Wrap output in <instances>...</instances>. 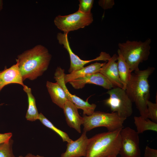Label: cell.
<instances>
[{
  "label": "cell",
  "mask_w": 157,
  "mask_h": 157,
  "mask_svg": "<svg viewBox=\"0 0 157 157\" xmlns=\"http://www.w3.org/2000/svg\"><path fill=\"white\" fill-rule=\"evenodd\" d=\"M51 55L47 48L37 45L18 55L16 62L23 81L34 80L41 76L47 69Z\"/></svg>",
  "instance_id": "obj_1"
},
{
  "label": "cell",
  "mask_w": 157,
  "mask_h": 157,
  "mask_svg": "<svg viewBox=\"0 0 157 157\" xmlns=\"http://www.w3.org/2000/svg\"><path fill=\"white\" fill-rule=\"evenodd\" d=\"M155 69L149 67L143 70L135 71L131 74L125 90L132 102L135 104L140 116L144 119L147 118V102L150 97L148 79Z\"/></svg>",
  "instance_id": "obj_2"
},
{
  "label": "cell",
  "mask_w": 157,
  "mask_h": 157,
  "mask_svg": "<svg viewBox=\"0 0 157 157\" xmlns=\"http://www.w3.org/2000/svg\"><path fill=\"white\" fill-rule=\"evenodd\" d=\"M121 129L99 133L89 139L85 157H117L121 147Z\"/></svg>",
  "instance_id": "obj_3"
},
{
  "label": "cell",
  "mask_w": 157,
  "mask_h": 157,
  "mask_svg": "<svg viewBox=\"0 0 157 157\" xmlns=\"http://www.w3.org/2000/svg\"><path fill=\"white\" fill-rule=\"evenodd\" d=\"M151 42V39L148 38L144 42L127 40L118 43V50L131 72L139 70V64L148 59Z\"/></svg>",
  "instance_id": "obj_4"
},
{
  "label": "cell",
  "mask_w": 157,
  "mask_h": 157,
  "mask_svg": "<svg viewBox=\"0 0 157 157\" xmlns=\"http://www.w3.org/2000/svg\"><path fill=\"white\" fill-rule=\"evenodd\" d=\"M83 131L87 133L99 127H104L108 131H112L122 128L126 118L119 116L116 113L94 111L89 116L83 115Z\"/></svg>",
  "instance_id": "obj_5"
},
{
  "label": "cell",
  "mask_w": 157,
  "mask_h": 157,
  "mask_svg": "<svg viewBox=\"0 0 157 157\" xmlns=\"http://www.w3.org/2000/svg\"><path fill=\"white\" fill-rule=\"evenodd\" d=\"M106 93L109 97L104 100V103L110 108L112 112L116 113L126 118L132 115V102L125 90L115 87L108 90Z\"/></svg>",
  "instance_id": "obj_6"
},
{
  "label": "cell",
  "mask_w": 157,
  "mask_h": 157,
  "mask_svg": "<svg viewBox=\"0 0 157 157\" xmlns=\"http://www.w3.org/2000/svg\"><path fill=\"white\" fill-rule=\"evenodd\" d=\"M93 21L92 13H82L78 10L72 14L66 15H59L55 17L54 23L56 27L63 33L77 30L90 25Z\"/></svg>",
  "instance_id": "obj_7"
},
{
  "label": "cell",
  "mask_w": 157,
  "mask_h": 157,
  "mask_svg": "<svg viewBox=\"0 0 157 157\" xmlns=\"http://www.w3.org/2000/svg\"><path fill=\"white\" fill-rule=\"evenodd\" d=\"M139 134L129 127L121 129V147L119 152L121 157H141Z\"/></svg>",
  "instance_id": "obj_8"
},
{
  "label": "cell",
  "mask_w": 157,
  "mask_h": 157,
  "mask_svg": "<svg viewBox=\"0 0 157 157\" xmlns=\"http://www.w3.org/2000/svg\"><path fill=\"white\" fill-rule=\"evenodd\" d=\"M68 34L59 32L57 34L56 37L59 43L63 45L69 54L70 60V67L68 70L69 73L83 68L85 64L92 61L99 60L106 61L110 58L111 57L108 53L101 52L99 56L92 60H84L80 59L74 53L71 49L68 39Z\"/></svg>",
  "instance_id": "obj_9"
},
{
  "label": "cell",
  "mask_w": 157,
  "mask_h": 157,
  "mask_svg": "<svg viewBox=\"0 0 157 157\" xmlns=\"http://www.w3.org/2000/svg\"><path fill=\"white\" fill-rule=\"evenodd\" d=\"M65 74L64 69L58 67L55 70L54 78L64 90L67 100L73 103L78 109H82L83 115H91L94 112L97 105L94 104H90L88 100L84 101L76 95L71 94L66 85L64 80Z\"/></svg>",
  "instance_id": "obj_10"
},
{
  "label": "cell",
  "mask_w": 157,
  "mask_h": 157,
  "mask_svg": "<svg viewBox=\"0 0 157 157\" xmlns=\"http://www.w3.org/2000/svg\"><path fill=\"white\" fill-rule=\"evenodd\" d=\"M69 83L74 89H76L82 88L87 84H95L108 90L114 87L108 80L100 72L87 75Z\"/></svg>",
  "instance_id": "obj_11"
},
{
  "label": "cell",
  "mask_w": 157,
  "mask_h": 157,
  "mask_svg": "<svg viewBox=\"0 0 157 157\" xmlns=\"http://www.w3.org/2000/svg\"><path fill=\"white\" fill-rule=\"evenodd\" d=\"M88 142L86 132L83 131L81 136L77 140L67 142L66 150L62 154L60 157H85Z\"/></svg>",
  "instance_id": "obj_12"
},
{
  "label": "cell",
  "mask_w": 157,
  "mask_h": 157,
  "mask_svg": "<svg viewBox=\"0 0 157 157\" xmlns=\"http://www.w3.org/2000/svg\"><path fill=\"white\" fill-rule=\"evenodd\" d=\"M118 55L115 54L104 64L99 72L105 76L114 87L123 88L119 76L117 60Z\"/></svg>",
  "instance_id": "obj_13"
},
{
  "label": "cell",
  "mask_w": 157,
  "mask_h": 157,
  "mask_svg": "<svg viewBox=\"0 0 157 157\" xmlns=\"http://www.w3.org/2000/svg\"><path fill=\"white\" fill-rule=\"evenodd\" d=\"M63 109L68 125L78 133H81V126L83 124L84 119L79 115L78 108L73 103L67 100Z\"/></svg>",
  "instance_id": "obj_14"
},
{
  "label": "cell",
  "mask_w": 157,
  "mask_h": 157,
  "mask_svg": "<svg viewBox=\"0 0 157 157\" xmlns=\"http://www.w3.org/2000/svg\"><path fill=\"white\" fill-rule=\"evenodd\" d=\"M0 91L6 85L11 83L20 84L24 87L22 76L17 63L8 68L5 67L4 69L0 71Z\"/></svg>",
  "instance_id": "obj_15"
},
{
  "label": "cell",
  "mask_w": 157,
  "mask_h": 157,
  "mask_svg": "<svg viewBox=\"0 0 157 157\" xmlns=\"http://www.w3.org/2000/svg\"><path fill=\"white\" fill-rule=\"evenodd\" d=\"M46 86L52 102L63 109L67 100L63 88L57 82L48 81L46 82Z\"/></svg>",
  "instance_id": "obj_16"
},
{
  "label": "cell",
  "mask_w": 157,
  "mask_h": 157,
  "mask_svg": "<svg viewBox=\"0 0 157 157\" xmlns=\"http://www.w3.org/2000/svg\"><path fill=\"white\" fill-rule=\"evenodd\" d=\"M104 63L96 62L69 74H65L64 80L65 83L66 84L71 81L87 75L99 72Z\"/></svg>",
  "instance_id": "obj_17"
},
{
  "label": "cell",
  "mask_w": 157,
  "mask_h": 157,
  "mask_svg": "<svg viewBox=\"0 0 157 157\" xmlns=\"http://www.w3.org/2000/svg\"><path fill=\"white\" fill-rule=\"evenodd\" d=\"M117 60L118 73L120 80L123 85V89L125 90L131 75V72L124 58L118 49Z\"/></svg>",
  "instance_id": "obj_18"
},
{
  "label": "cell",
  "mask_w": 157,
  "mask_h": 157,
  "mask_svg": "<svg viewBox=\"0 0 157 157\" xmlns=\"http://www.w3.org/2000/svg\"><path fill=\"white\" fill-rule=\"evenodd\" d=\"M23 90L26 93L28 100V108L26 118L28 121H34L38 119L39 113L37 108L35 99L32 94L31 90L27 86L23 87Z\"/></svg>",
  "instance_id": "obj_19"
},
{
  "label": "cell",
  "mask_w": 157,
  "mask_h": 157,
  "mask_svg": "<svg viewBox=\"0 0 157 157\" xmlns=\"http://www.w3.org/2000/svg\"><path fill=\"white\" fill-rule=\"evenodd\" d=\"M134 119L137 132L138 134L142 133L147 130L157 132V123L149 119H144L141 116H134Z\"/></svg>",
  "instance_id": "obj_20"
},
{
  "label": "cell",
  "mask_w": 157,
  "mask_h": 157,
  "mask_svg": "<svg viewBox=\"0 0 157 157\" xmlns=\"http://www.w3.org/2000/svg\"><path fill=\"white\" fill-rule=\"evenodd\" d=\"M38 120L44 126L51 129L57 133L61 138L63 142H69L72 140L67 133L56 127L41 113L39 114Z\"/></svg>",
  "instance_id": "obj_21"
},
{
  "label": "cell",
  "mask_w": 157,
  "mask_h": 157,
  "mask_svg": "<svg viewBox=\"0 0 157 157\" xmlns=\"http://www.w3.org/2000/svg\"><path fill=\"white\" fill-rule=\"evenodd\" d=\"M13 140L0 144V157H15L13 154L12 146Z\"/></svg>",
  "instance_id": "obj_22"
},
{
  "label": "cell",
  "mask_w": 157,
  "mask_h": 157,
  "mask_svg": "<svg viewBox=\"0 0 157 157\" xmlns=\"http://www.w3.org/2000/svg\"><path fill=\"white\" fill-rule=\"evenodd\" d=\"M147 118L157 123V102L153 103L149 100L147 102Z\"/></svg>",
  "instance_id": "obj_23"
},
{
  "label": "cell",
  "mask_w": 157,
  "mask_h": 157,
  "mask_svg": "<svg viewBox=\"0 0 157 157\" xmlns=\"http://www.w3.org/2000/svg\"><path fill=\"white\" fill-rule=\"evenodd\" d=\"M79 3L78 11L85 14H90L93 7V0H79Z\"/></svg>",
  "instance_id": "obj_24"
},
{
  "label": "cell",
  "mask_w": 157,
  "mask_h": 157,
  "mask_svg": "<svg viewBox=\"0 0 157 157\" xmlns=\"http://www.w3.org/2000/svg\"><path fill=\"white\" fill-rule=\"evenodd\" d=\"M98 3L99 5L104 10L112 8L115 4L113 0H100Z\"/></svg>",
  "instance_id": "obj_25"
},
{
  "label": "cell",
  "mask_w": 157,
  "mask_h": 157,
  "mask_svg": "<svg viewBox=\"0 0 157 157\" xmlns=\"http://www.w3.org/2000/svg\"><path fill=\"white\" fill-rule=\"evenodd\" d=\"M144 157H157V150L151 148L148 146H146Z\"/></svg>",
  "instance_id": "obj_26"
},
{
  "label": "cell",
  "mask_w": 157,
  "mask_h": 157,
  "mask_svg": "<svg viewBox=\"0 0 157 157\" xmlns=\"http://www.w3.org/2000/svg\"><path fill=\"white\" fill-rule=\"evenodd\" d=\"M12 136V134L11 133H0V144L8 141Z\"/></svg>",
  "instance_id": "obj_27"
},
{
  "label": "cell",
  "mask_w": 157,
  "mask_h": 157,
  "mask_svg": "<svg viewBox=\"0 0 157 157\" xmlns=\"http://www.w3.org/2000/svg\"><path fill=\"white\" fill-rule=\"evenodd\" d=\"M18 157H44L43 156H41L39 155H35L30 153L27 154L25 156H20Z\"/></svg>",
  "instance_id": "obj_28"
},
{
  "label": "cell",
  "mask_w": 157,
  "mask_h": 157,
  "mask_svg": "<svg viewBox=\"0 0 157 157\" xmlns=\"http://www.w3.org/2000/svg\"><path fill=\"white\" fill-rule=\"evenodd\" d=\"M3 2L2 0H0V11L2 9Z\"/></svg>",
  "instance_id": "obj_29"
},
{
  "label": "cell",
  "mask_w": 157,
  "mask_h": 157,
  "mask_svg": "<svg viewBox=\"0 0 157 157\" xmlns=\"http://www.w3.org/2000/svg\"><path fill=\"white\" fill-rule=\"evenodd\" d=\"M1 80L0 79V83H1Z\"/></svg>",
  "instance_id": "obj_30"
},
{
  "label": "cell",
  "mask_w": 157,
  "mask_h": 157,
  "mask_svg": "<svg viewBox=\"0 0 157 157\" xmlns=\"http://www.w3.org/2000/svg\"><path fill=\"white\" fill-rule=\"evenodd\" d=\"M110 157H115V156H110Z\"/></svg>",
  "instance_id": "obj_31"
},
{
  "label": "cell",
  "mask_w": 157,
  "mask_h": 157,
  "mask_svg": "<svg viewBox=\"0 0 157 157\" xmlns=\"http://www.w3.org/2000/svg\"><path fill=\"white\" fill-rule=\"evenodd\" d=\"M2 105V104H0V106H1V105Z\"/></svg>",
  "instance_id": "obj_32"
}]
</instances>
